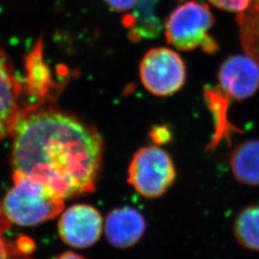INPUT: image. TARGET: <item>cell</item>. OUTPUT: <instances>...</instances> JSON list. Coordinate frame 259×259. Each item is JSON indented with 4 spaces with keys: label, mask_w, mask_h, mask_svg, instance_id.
I'll use <instances>...</instances> for the list:
<instances>
[{
    "label": "cell",
    "mask_w": 259,
    "mask_h": 259,
    "mask_svg": "<svg viewBox=\"0 0 259 259\" xmlns=\"http://www.w3.org/2000/svg\"><path fill=\"white\" fill-rule=\"evenodd\" d=\"M157 0H139L133 12L123 19L129 29L130 39L139 41L142 38H155L162 31L161 20L156 15Z\"/></svg>",
    "instance_id": "7c38bea8"
},
{
    "label": "cell",
    "mask_w": 259,
    "mask_h": 259,
    "mask_svg": "<svg viewBox=\"0 0 259 259\" xmlns=\"http://www.w3.org/2000/svg\"><path fill=\"white\" fill-rule=\"evenodd\" d=\"M176 180V168L166 151L146 146L134 155L128 169V183L145 198L165 194Z\"/></svg>",
    "instance_id": "277c9868"
},
{
    "label": "cell",
    "mask_w": 259,
    "mask_h": 259,
    "mask_svg": "<svg viewBox=\"0 0 259 259\" xmlns=\"http://www.w3.org/2000/svg\"><path fill=\"white\" fill-rule=\"evenodd\" d=\"M14 185L1 203L11 224L31 227L47 222L62 213L64 199L47 186L19 172H13Z\"/></svg>",
    "instance_id": "7a4b0ae2"
},
{
    "label": "cell",
    "mask_w": 259,
    "mask_h": 259,
    "mask_svg": "<svg viewBox=\"0 0 259 259\" xmlns=\"http://www.w3.org/2000/svg\"><path fill=\"white\" fill-rule=\"evenodd\" d=\"M218 87L231 99L244 101L259 89V65L250 56L228 57L218 71Z\"/></svg>",
    "instance_id": "52a82bcc"
},
{
    "label": "cell",
    "mask_w": 259,
    "mask_h": 259,
    "mask_svg": "<svg viewBox=\"0 0 259 259\" xmlns=\"http://www.w3.org/2000/svg\"><path fill=\"white\" fill-rule=\"evenodd\" d=\"M146 231L144 216L138 209L125 206L111 210L105 223L107 239L117 249H127L141 240Z\"/></svg>",
    "instance_id": "9c48e42d"
},
{
    "label": "cell",
    "mask_w": 259,
    "mask_h": 259,
    "mask_svg": "<svg viewBox=\"0 0 259 259\" xmlns=\"http://www.w3.org/2000/svg\"><path fill=\"white\" fill-rule=\"evenodd\" d=\"M55 259H87L85 257H83L82 255L78 254V253H75L72 251H66L64 252L62 254H60L58 257H56Z\"/></svg>",
    "instance_id": "ffe728a7"
},
{
    "label": "cell",
    "mask_w": 259,
    "mask_h": 259,
    "mask_svg": "<svg viewBox=\"0 0 259 259\" xmlns=\"http://www.w3.org/2000/svg\"><path fill=\"white\" fill-rule=\"evenodd\" d=\"M230 165L237 182L247 186H259V139H249L232 151Z\"/></svg>",
    "instance_id": "4fadbf2b"
},
{
    "label": "cell",
    "mask_w": 259,
    "mask_h": 259,
    "mask_svg": "<svg viewBox=\"0 0 259 259\" xmlns=\"http://www.w3.org/2000/svg\"><path fill=\"white\" fill-rule=\"evenodd\" d=\"M26 91L37 98L39 103L52 99V91L55 89L52 75L42 56V41L39 39L28 54L25 60Z\"/></svg>",
    "instance_id": "8fae6325"
},
{
    "label": "cell",
    "mask_w": 259,
    "mask_h": 259,
    "mask_svg": "<svg viewBox=\"0 0 259 259\" xmlns=\"http://www.w3.org/2000/svg\"><path fill=\"white\" fill-rule=\"evenodd\" d=\"M111 9L117 12H126L132 10L139 0H104Z\"/></svg>",
    "instance_id": "d6986e66"
},
{
    "label": "cell",
    "mask_w": 259,
    "mask_h": 259,
    "mask_svg": "<svg viewBox=\"0 0 259 259\" xmlns=\"http://www.w3.org/2000/svg\"><path fill=\"white\" fill-rule=\"evenodd\" d=\"M237 24L246 54L259 65V0H250L249 6L238 13Z\"/></svg>",
    "instance_id": "9a60e30c"
},
{
    "label": "cell",
    "mask_w": 259,
    "mask_h": 259,
    "mask_svg": "<svg viewBox=\"0 0 259 259\" xmlns=\"http://www.w3.org/2000/svg\"><path fill=\"white\" fill-rule=\"evenodd\" d=\"M214 21V16L206 4L196 0L187 1L168 17L165 22L167 41L183 51L200 47L207 54L215 53L219 47L208 35Z\"/></svg>",
    "instance_id": "3957f363"
},
{
    "label": "cell",
    "mask_w": 259,
    "mask_h": 259,
    "mask_svg": "<svg viewBox=\"0 0 259 259\" xmlns=\"http://www.w3.org/2000/svg\"><path fill=\"white\" fill-rule=\"evenodd\" d=\"M140 80L149 93L165 97L178 93L186 79L185 62L167 47L149 50L139 65Z\"/></svg>",
    "instance_id": "5b68a950"
},
{
    "label": "cell",
    "mask_w": 259,
    "mask_h": 259,
    "mask_svg": "<svg viewBox=\"0 0 259 259\" xmlns=\"http://www.w3.org/2000/svg\"><path fill=\"white\" fill-rule=\"evenodd\" d=\"M151 138L157 144H165L172 139L171 131L168 129L167 126H155L150 134Z\"/></svg>",
    "instance_id": "ac0fdd59"
},
{
    "label": "cell",
    "mask_w": 259,
    "mask_h": 259,
    "mask_svg": "<svg viewBox=\"0 0 259 259\" xmlns=\"http://www.w3.org/2000/svg\"><path fill=\"white\" fill-rule=\"evenodd\" d=\"M58 231L68 246L85 249L99 240L103 231L102 216L92 205L74 204L62 213Z\"/></svg>",
    "instance_id": "8992f818"
},
{
    "label": "cell",
    "mask_w": 259,
    "mask_h": 259,
    "mask_svg": "<svg viewBox=\"0 0 259 259\" xmlns=\"http://www.w3.org/2000/svg\"><path fill=\"white\" fill-rule=\"evenodd\" d=\"M218 9L228 11V12H237L240 13L246 9L250 0H207Z\"/></svg>",
    "instance_id": "e0dca14e"
},
{
    "label": "cell",
    "mask_w": 259,
    "mask_h": 259,
    "mask_svg": "<svg viewBox=\"0 0 259 259\" xmlns=\"http://www.w3.org/2000/svg\"><path fill=\"white\" fill-rule=\"evenodd\" d=\"M23 85L14 65L0 45V141L11 136L21 111Z\"/></svg>",
    "instance_id": "ba28073f"
},
{
    "label": "cell",
    "mask_w": 259,
    "mask_h": 259,
    "mask_svg": "<svg viewBox=\"0 0 259 259\" xmlns=\"http://www.w3.org/2000/svg\"><path fill=\"white\" fill-rule=\"evenodd\" d=\"M232 233L243 249L259 252V204L246 205L237 213Z\"/></svg>",
    "instance_id": "5bb4252c"
},
{
    "label": "cell",
    "mask_w": 259,
    "mask_h": 259,
    "mask_svg": "<svg viewBox=\"0 0 259 259\" xmlns=\"http://www.w3.org/2000/svg\"><path fill=\"white\" fill-rule=\"evenodd\" d=\"M12 165L62 199L92 193L104 144L93 126L47 103L22 108L11 134Z\"/></svg>",
    "instance_id": "6da1fadb"
},
{
    "label": "cell",
    "mask_w": 259,
    "mask_h": 259,
    "mask_svg": "<svg viewBox=\"0 0 259 259\" xmlns=\"http://www.w3.org/2000/svg\"><path fill=\"white\" fill-rule=\"evenodd\" d=\"M204 91V99L214 121V136L206 150L212 151L224 140L231 144L232 134L241 131L233 126L229 119V108L232 99L218 85L205 87Z\"/></svg>",
    "instance_id": "30bf717a"
},
{
    "label": "cell",
    "mask_w": 259,
    "mask_h": 259,
    "mask_svg": "<svg viewBox=\"0 0 259 259\" xmlns=\"http://www.w3.org/2000/svg\"><path fill=\"white\" fill-rule=\"evenodd\" d=\"M10 225L11 222L3 212L0 203V259H34L30 256L34 249L32 241L21 238L14 243L4 236Z\"/></svg>",
    "instance_id": "2e32d148"
}]
</instances>
